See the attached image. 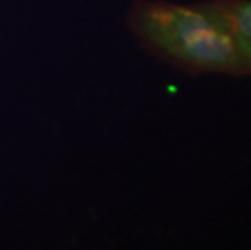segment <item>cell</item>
I'll use <instances>...</instances> for the list:
<instances>
[{
	"mask_svg": "<svg viewBox=\"0 0 251 250\" xmlns=\"http://www.w3.org/2000/svg\"><path fill=\"white\" fill-rule=\"evenodd\" d=\"M128 28L154 57L190 75L251 77L238 46L211 0L180 5L138 0Z\"/></svg>",
	"mask_w": 251,
	"mask_h": 250,
	"instance_id": "6da1fadb",
	"label": "cell"
},
{
	"mask_svg": "<svg viewBox=\"0 0 251 250\" xmlns=\"http://www.w3.org/2000/svg\"><path fill=\"white\" fill-rule=\"evenodd\" d=\"M238 46L251 72V0H211Z\"/></svg>",
	"mask_w": 251,
	"mask_h": 250,
	"instance_id": "7a4b0ae2",
	"label": "cell"
}]
</instances>
